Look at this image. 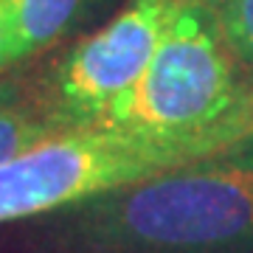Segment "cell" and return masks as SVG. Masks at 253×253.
Wrapping results in <instances>:
<instances>
[{
    "label": "cell",
    "instance_id": "3957f363",
    "mask_svg": "<svg viewBox=\"0 0 253 253\" xmlns=\"http://www.w3.org/2000/svg\"><path fill=\"white\" fill-rule=\"evenodd\" d=\"M222 155L211 144L124 129H73L0 166V228Z\"/></svg>",
    "mask_w": 253,
    "mask_h": 253
},
{
    "label": "cell",
    "instance_id": "8992f818",
    "mask_svg": "<svg viewBox=\"0 0 253 253\" xmlns=\"http://www.w3.org/2000/svg\"><path fill=\"white\" fill-rule=\"evenodd\" d=\"M11 3V62L56 45L82 28L107 0H9Z\"/></svg>",
    "mask_w": 253,
    "mask_h": 253
},
{
    "label": "cell",
    "instance_id": "5b68a950",
    "mask_svg": "<svg viewBox=\"0 0 253 253\" xmlns=\"http://www.w3.org/2000/svg\"><path fill=\"white\" fill-rule=\"evenodd\" d=\"M68 132L45 84L23 79L0 82V166L48 138Z\"/></svg>",
    "mask_w": 253,
    "mask_h": 253
},
{
    "label": "cell",
    "instance_id": "52a82bcc",
    "mask_svg": "<svg viewBox=\"0 0 253 253\" xmlns=\"http://www.w3.org/2000/svg\"><path fill=\"white\" fill-rule=\"evenodd\" d=\"M236 59L253 82V0H208Z\"/></svg>",
    "mask_w": 253,
    "mask_h": 253
},
{
    "label": "cell",
    "instance_id": "277c9868",
    "mask_svg": "<svg viewBox=\"0 0 253 253\" xmlns=\"http://www.w3.org/2000/svg\"><path fill=\"white\" fill-rule=\"evenodd\" d=\"M172 3L129 0L110 23L68 51L48 79L54 110L68 132L101 126L110 107L144 76Z\"/></svg>",
    "mask_w": 253,
    "mask_h": 253
},
{
    "label": "cell",
    "instance_id": "6da1fadb",
    "mask_svg": "<svg viewBox=\"0 0 253 253\" xmlns=\"http://www.w3.org/2000/svg\"><path fill=\"white\" fill-rule=\"evenodd\" d=\"M28 222L31 253H253V144Z\"/></svg>",
    "mask_w": 253,
    "mask_h": 253
},
{
    "label": "cell",
    "instance_id": "ba28073f",
    "mask_svg": "<svg viewBox=\"0 0 253 253\" xmlns=\"http://www.w3.org/2000/svg\"><path fill=\"white\" fill-rule=\"evenodd\" d=\"M11 62V3L0 0V71Z\"/></svg>",
    "mask_w": 253,
    "mask_h": 253
},
{
    "label": "cell",
    "instance_id": "7a4b0ae2",
    "mask_svg": "<svg viewBox=\"0 0 253 253\" xmlns=\"http://www.w3.org/2000/svg\"><path fill=\"white\" fill-rule=\"evenodd\" d=\"M99 129L203 141L219 152L253 144V82L208 0H174L144 76Z\"/></svg>",
    "mask_w": 253,
    "mask_h": 253
}]
</instances>
